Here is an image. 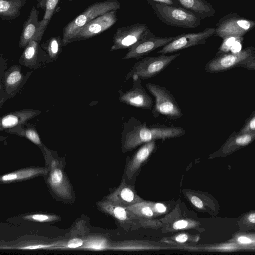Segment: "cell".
<instances>
[{
	"mask_svg": "<svg viewBox=\"0 0 255 255\" xmlns=\"http://www.w3.org/2000/svg\"><path fill=\"white\" fill-rule=\"evenodd\" d=\"M185 133V130L180 127L160 124L148 126L146 122L138 121V124L126 133L123 140V150L130 151L152 141L179 137Z\"/></svg>",
	"mask_w": 255,
	"mask_h": 255,
	"instance_id": "1",
	"label": "cell"
},
{
	"mask_svg": "<svg viewBox=\"0 0 255 255\" xmlns=\"http://www.w3.org/2000/svg\"><path fill=\"white\" fill-rule=\"evenodd\" d=\"M147 2L157 17L167 25L192 29L200 25L202 19L191 11L179 5L158 3L150 0Z\"/></svg>",
	"mask_w": 255,
	"mask_h": 255,
	"instance_id": "2",
	"label": "cell"
},
{
	"mask_svg": "<svg viewBox=\"0 0 255 255\" xmlns=\"http://www.w3.org/2000/svg\"><path fill=\"white\" fill-rule=\"evenodd\" d=\"M236 67L255 70L254 47H247L237 52H229L215 56L206 64L205 70L208 73H217Z\"/></svg>",
	"mask_w": 255,
	"mask_h": 255,
	"instance_id": "3",
	"label": "cell"
},
{
	"mask_svg": "<svg viewBox=\"0 0 255 255\" xmlns=\"http://www.w3.org/2000/svg\"><path fill=\"white\" fill-rule=\"evenodd\" d=\"M120 7V3L117 0H107L90 5L65 26L62 36V46L71 43L78 31L91 20L110 11L117 10Z\"/></svg>",
	"mask_w": 255,
	"mask_h": 255,
	"instance_id": "4",
	"label": "cell"
},
{
	"mask_svg": "<svg viewBox=\"0 0 255 255\" xmlns=\"http://www.w3.org/2000/svg\"><path fill=\"white\" fill-rule=\"evenodd\" d=\"M180 54V53L172 55L160 54L142 58L135 63L128 73L125 81L131 78L133 80L152 78L164 70Z\"/></svg>",
	"mask_w": 255,
	"mask_h": 255,
	"instance_id": "5",
	"label": "cell"
},
{
	"mask_svg": "<svg viewBox=\"0 0 255 255\" xmlns=\"http://www.w3.org/2000/svg\"><path fill=\"white\" fill-rule=\"evenodd\" d=\"M148 90L155 99L152 110L155 118L160 117L175 120L182 117L183 114L174 96L165 87L153 83H147Z\"/></svg>",
	"mask_w": 255,
	"mask_h": 255,
	"instance_id": "6",
	"label": "cell"
},
{
	"mask_svg": "<svg viewBox=\"0 0 255 255\" xmlns=\"http://www.w3.org/2000/svg\"><path fill=\"white\" fill-rule=\"evenodd\" d=\"M255 26L254 20L241 17L236 13L223 16L216 24V36L222 39L228 37H244Z\"/></svg>",
	"mask_w": 255,
	"mask_h": 255,
	"instance_id": "7",
	"label": "cell"
},
{
	"mask_svg": "<svg viewBox=\"0 0 255 255\" xmlns=\"http://www.w3.org/2000/svg\"><path fill=\"white\" fill-rule=\"evenodd\" d=\"M216 36L215 28L208 27L198 32L183 33L174 36L169 43L161 47L156 54H166L206 43Z\"/></svg>",
	"mask_w": 255,
	"mask_h": 255,
	"instance_id": "8",
	"label": "cell"
},
{
	"mask_svg": "<svg viewBox=\"0 0 255 255\" xmlns=\"http://www.w3.org/2000/svg\"><path fill=\"white\" fill-rule=\"evenodd\" d=\"M41 150L51 159L50 169L47 178V183L51 189L61 198L71 199L72 197L71 185L63 168L59 166L58 160L52 158V151L46 146H44Z\"/></svg>",
	"mask_w": 255,
	"mask_h": 255,
	"instance_id": "9",
	"label": "cell"
},
{
	"mask_svg": "<svg viewBox=\"0 0 255 255\" xmlns=\"http://www.w3.org/2000/svg\"><path fill=\"white\" fill-rule=\"evenodd\" d=\"M150 30L146 24L140 23L119 27L114 34L110 51L129 49L145 37Z\"/></svg>",
	"mask_w": 255,
	"mask_h": 255,
	"instance_id": "10",
	"label": "cell"
},
{
	"mask_svg": "<svg viewBox=\"0 0 255 255\" xmlns=\"http://www.w3.org/2000/svg\"><path fill=\"white\" fill-rule=\"evenodd\" d=\"M174 36L158 37L150 30L145 37L128 49L122 60L141 59L156 49L162 47L169 43L173 39Z\"/></svg>",
	"mask_w": 255,
	"mask_h": 255,
	"instance_id": "11",
	"label": "cell"
},
{
	"mask_svg": "<svg viewBox=\"0 0 255 255\" xmlns=\"http://www.w3.org/2000/svg\"><path fill=\"white\" fill-rule=\"evenodd\" d=\"M117 12L113 10L96 17L78 31L72 42L91 38L107 30L117 21Z\"/></svg>",
	"mask_w": 255,
	"mask_h": 255,
	"instance_id": "12",
	"label": "cell"
},
{
	"mask_svg": "<svg viewBox=\"0 0 255 255\" xmlns=\"http://www.w3.org/2000/svg\"><path fill=\"white\" fill-rule=\"evenodd\" d=\"M32 73L33 71L30 70L23 74L20 65L14 64L8 68L3 78V98L7 100L15 97L21 91Z\"/></svg>",
	"mask_w": 255,
	"mask_h": 255,
	"instance_id": "13",
	"label": "cell"
},
{
	"mask_svg": "<svg viewBox=\"0 0 255 255\" xmlns=\"http://www.w3.org/2000/svg\"><path fill=\"white\" fill-rule=\"evenodd\" d=\"M39 12L33 6L27 20L23 24L22 33L19 39L18 46L24 48L33 39L41 41L49 21L42 20L38 21Z\"/></svg>",
	"mask_w": 255,
	"mask_h": 255,
	"instance_id": "14",
	"label": "cell"
},
{
	"mask_svg": "<svg viewBox=\"0 0 255 255\" xmlns=\"http://www.w3.org/2000/svg\"><path fill=\"white\" fill-rule=\"evenodd\" d=\"M131 88L126 92L119 91V100L120 102L137 108L149 110L153 105L152 98L147 94L141 84V80H133Z\"/></svg>",
	"mask_w": 255,
	"mask_h": 255,
	"instance_id": "15",
	"label": "cell"
},
{
	"mask_svg": "<svg viewBox=\"0 0 255 255\" xmlns=\"http://www.w3.org/2000/svg\"><path fill=\"white\" fill-rule=\"evenodd\" d=\"M36 39L30 41L24 48L18 62L31 70H36L47 63L45 54Z\"/></svg>",
	"mask_w": 255,
	"mask_h": 255,
	"instance_id": "16",
	"label": "cell"
},
{
	"mask_svg": "<svg viewBox=\"0 0 255 255\" xmlns=\"http://www.w3.org/2000/svg\"><path fill=\"white\" fill-rule=\"evenodd\" d=\"M106 199L114 204L125 207L143 201L136 194L134 187L127 184L124 180L106 197Z\"/></svg>",
	"mask_w": 255,
	"mask_h": 255,
	"instance_id": "17",
	"label": "cell"
},
{
	"mask_svg": "<svg viewBox=\"0 0 255 255\" xmlns=\"http://www.w3.org/2000/svg\"><path fill=\"white\" fill-rule=\"evenodd\" d=\"M96 204L102 211L115 219L125 230H128L136 221L125 207L114 204L106 199Z\"/></svg>",
	"mask_w": 255,
	"mask_h": 255,
	"instance_id": "18",
	"label": "cell"
},
{
	"mask_svg": "<svg viewBox=\"0 0 255 255\" xmlns=\"http://www.w3.org/2000/svg\"><path fill=\"white\" fill-rule=\"evenodd\" d=\"M40 113L38 109H24L4 115L0 117V132L28 121Z\"/></svg>",
	"mask_w": 255,
	"mask_h": 255,
	"instance_id": "19",
	"label": "cell"
},
{
	"mask_svg": "<svg viewBox=\"0 0 255 255\" xmlns=\"http://www.w3.org/2000/svg\"><path fill=\"white\" fill-rule=\"evenodd\" d=\"M48 172L49 169L46 167L24 168L0 176V183H10L28 180L39 176L46 175Z\"/></svg>",
	"mask_w": 255,
	"mask_h": 255,
	"instance_id": "20",
	"label": "cell"
},
{
	"mask_svg": "<svg viewBox=\"0 0 255 255\" xmlns=\"http://www.w3.org/2000/svg\"><path fill=\"white\" fill-rule=\"evenodd\" d=\"M155 141H152L143 144L135 153L128 162L126 170V175L129 179L138 170L142 164L155 149Z\"/></svg>",
	"mask_w": 255,
	"mask_h": 255,
	"instance_id": "21",
	"label": "cell"
},
{
	"mask_svg": "<svg viewBox=\"0 0 255 255\" xmlns=\"http://www.w3.org/2000/svg\"><path fill=\"white\" fill-rule=\"evenodd\" d=\"M178 5L196 14L203 20L215 16L216 11L207 0H174Z\"/></svg>",
	"mask_w": 255,
	"mask_h": 255,
	"instance_id": "22",
	"label": "cell"
},
{
	"mask_svg": "<svg viewBox=\"0 0 255 255\" xmlns=\"http://www.w3.org/2000/svg\"><path fill=\"white\" fill-rule=\"evenodd\" d=\"M5 131L10 134L25 138L40 149L44 146L42 142L35 125L29 123L28 121L14 126Z\"/></svg>",
	"mask_w": 255,
	"mask_h": 255,
	"instance_id": "23",
	"label": "cell"
},
{
	"mask_svg": "<svg viewBox=\"0 0 255 255\" xmlns=\"http://www.w3.org/2000/svg\"><path fill=\"white\" fill-rule=\"evenodd\" d=\"M255 133H240L234 131L221 149L222 153H231L244 147L254 140Z\"/></svg>",
	"mask_w": 255,
	"mask_h": 255,
	"instance_id": "24",
	"label": "cell"
},
{
	"mask_svg": "<svg viewBox=\"0 0 255 255\" xmlns=\"http://www.w3.org/2000/svg\"><path fill=\"white\" fill-rule=\"evenodd\" d=\"M25 0H0V19L12 20L18 17Z\"/></svg>",
	"mask_w": 255,
	"mask_h": 255,
	"instance_id": "25",
	"label": "cell"
},
{
	"mask_svg": "<svg viewBox=\"0 0 255 255\" xmlns=\"http://www.w3.org/2000/svg\"><path fill=\"white\" fill-rule=\"evenodd\" d=\"M40 46L45 54L47 63L54 61L62 52V38L59 36L52 37Z\"/></svg>",
	"mask_w": 255,
	"mask_h": 255,
	"instance_id": "26",
	"label": "cell"
},
{
	"mask_svg": "<svg viewBox=\"0 0 255 255\" xmlns=\"http://www.w3.org/2000/svg\"><path fill=\"white\" fill-rule=\"evenodd\" d=\"M136 221L143 223L154 216L155 212L148 202L144 201L126 207Z\"/></svg>",
	"mask_w": 255,
	"mask_h": 255,
	"instance_id": "27",
	"label": "cell"
},
{
	"mask_svg": "<svg viewBox=\"0 0 255 255\" xmlns=\"http://www.w3.org/2000/svg\"><path fill=\"white\" fill-rule=\"evenodd\" d=\"M110 243L108 239L102 236L92 235L84 239V244L79 249L91 251H103L109 250Z\"/></svg>",
	"mask_w": 255,
	"mask_h": 255,
	"instance_id": "28",
	"label": "cell"
},
{
	"mask_svg": "<svg viewBox=\"0 0 255 255\" xmlns=\"http://www.w3.org/2000/svg\"><path fill=\"white\" fill-rule=\"evenodd\" d=\"M57 244V243H42L34 241L23 242V243H19L16 245L11 247H3L0 248L24 250H33L37 249H53Z\"/></svg>",
	"mask_w": 255,
	"mask_h": 255,
	"instance_id": "29",
	"label": "cell"
},
{
	"mask_svg": "<svg viewBox=\"0 0 255 255\" xmlns=\"http://www.w3.org/2000/svg\"><path fill=\"white\" fill-rule=\"evenodd\" d=\"M36 1L40 7L45 11L42 19L50 22L60 0H36Z\"/></svg>",
	"mask_w": 255,
	"mask_h": 255,
	"instance_id": "30",
	"label": "cell"
},
{
	"mask_svg": "<svg viewBox=\"0 0 255 255\" xmlns=\"http://www.w3.org/2000/svg\"><path fill=\"white\" fill-rule=\"evenodd\" d=\"M24 220L37 222H51L58 221L60 217L56 215L47 214H32L24 216Z\"/></svg>",
	"mask_w": 255,
	"mask_h": 255,
	"instance_id": "31",
	"label": "cell"
},
{
	"mask_svg": "<svg viewBox=\"0 0 255 255\" xmlns=\"http://www.w3.org/2000/svg\"><path fill=\"white\" fill-rule=\"evenodd\" d=\"M84 244V239L81 238L74 237L69 240L66 243L58 242L57 245L53 249H79Z\"/></svg>",
	"mask_w": 255,
	"mask_h": 255,
	"instance_id": "32",
	"label": "cell"
},
{
	"mask_svg": "<svg viewBox=\"0 0 255 255\" xmlns=\"http://www.w3.org/2000/svg\"><path fill=\"white\" fill-rule=\"evenodd\" d=\"M240 133H255V111H253L238 132Z\"/></svg>",
	"mask_w": 255,
	"mask_h": 255,
	"instance_id": "33",
	"label": "cell"
},
{
	"mask_svg": "<svg viewBox=\"0 0 255 255\" xmlns=\"http://www.w3.org/2000/svg\"><path fill=\"white\" fill-rule=\"evenodd\" d=\"M8 59L3 54L0 53V98L3 97V78L6 70L8 68Z\"/></svg>",
	"mask_w": 255,
	"mask_h": 255,
	"instance_id": "34",
	"label": "cell"
},
{
	"mask_svg": "<svg viewBox=\"0 0 255 255\" xmlns=\"http://www.w3.org/2000/svg\"><path fill=\"white\" fill-rule=\"evenodd\" d=\"M241 37H228L223 39L222 44L218 49L216 56L229 52L234 43Z\"/></svg>",
	"mask_w": 255,
	"mask_h": 255,
	"instance_id": "35",
	"label": "cell"
},
{
	"mask_svg": "<svg viewBox=\"0 0 255 255\" xmlns=\"http://www.w3.org/2000/svg\"><path fill=\"white\" fill-rule=\"evenodd\" d=\"M243 247L235 243H227L216 246L215 247H211L206 248V250L217 251H234L243 249Z\"/></svg>",
	"mask_w": 255,
	"mask_h": 255,
	"instance_id": "36",
	"label": "cell"
},
{
	"mask_svg": "<svg viewBox=\"0 0 255 255\" xmlns=\"http://www.w3.org/2000/svg\"><path fill=\"white\" fill-rule=\"evenodd\" d=\"M234 240L235 243L243 247L255 245L254 236L252 237L251 236L241 235L237 236Z\"/></svg>",
	"mask_w": 255,
	"mask_h": 255,
	"instance_id": "37",
	"label": "cell"
},
{
	"mask_svg": "<svg viewBox=\"0 0 255 255\" xmlns=\"http://www.w3.org/2000/svg\"><path fill=\"white\" fill-rule=\"evenodd\" d=\"M148 202L155 213H163L166 211L167 208L164 204L161 203Z\"/></svg>",
	"mask_w": 255,
	"mask_h": 255,
	"instance_id": "38",
	"label": "cell"
},
{
	"mask_svg": "<svg viewBox=\"0 0 255 255\" xmlns=\"http://www.w3.org/2000/svg\"><path fill=\"white\" fill-rule=\"evenodd\" d=\"M189 225V223L186 220H179L174 223L173 228L175 230H181L187 228Z\"/></svg>",
	"mask_w": 255,
	"mask_h": 255,
	"instance_id": "39",
	"label": "cell"
},
{
	"mask_svg": "<svg viewBox=\"0 0 255 255\" xmlns=\"http://www.w3.org/2000/svg\"><path fill=\"white\" fill-rule=\"evenodd\" d=\"M192 203L197 208L201 209L203 207V203L202 200L196 196H192L190 198Z\"/></svg>",
	"mask_w": 255,
	"mask_h": 255,
	"instance_id": "40",
	"label": "cell"
},
{
	"mask_svg": "<svg viewBox=\"0 0 255 255\" xmlns=\"http://www.w3.org/2000/svg\"><path fill=\"white\" fill-rule=\"evenodd\" d=\"M188 239V236L184 233L180 234L176 236L174 240L177 241L178 243H185L186 242Z\"/></svg>",
	"mask_w": 255,
	"mask_h": 255,
	"instance_id": "41",
	"label": "cell"
},
{
	"mask_svg": "<svg viewBox=\"0 0 255 255\" xmlns=\"http://www.w3.org/2000/svg\"><path fill=\"white\" fill-rule=\"evenodd\" d=\"M154 2L164 3L166 4L178 5L174 1V0H150Z\"/></svg>",
	"mask_w": 255,
	"mask_h": 255,
	"instance_id": "42",
	"label": "cell"
},
{
	"mask_svg": "<svg viewBox=\"0 0 255 255\" xmlns=\"http://www.w3.org/2000/svg\"><path fill=\"white\" fill-rule=\"evenodd\" d=\"M248 221L252 224L255 223V214L254 212L249 214L247 218Z\"/></svg>",
	"mask_w": 255,
	"mask_h": 255,
	"instance_id": "43",
	"label": "cell"
},
{
	"mask_svg": "<svg viewBox=\"0 0 255 255\" xmlns=\"http://www.w3.org/2000/svg\"><path fill=\"white\" fill-rule=\"evenodd\" d=\"M7 100L3 98H0V109L2 107L3 105L5 103Z\"/></svg>",
	"mask_w": 255,
	"mask_h": 255,
	"instance_id": "44",
	"label": "cell"
},
{
	"mask_svg": "<svg viewBox=\"0 0 255 255\" xmlns=\"http://www.w3.org/2000/svg\"><path fill=\"white\" fill-rule=\"evenodd\" d=\"M7 138H8L7 136H4L0 135V142L3 141L7 139Z\"/></svg>",
	"mask_w": 255,
	"mask_h": 255,
	"instance_id": "45",
	"label": "cell"
},
{
	"mask_svg": "<svg viewBox=\"0 0 255 255\" xmlns=\"http://www.w3.org/2000/svg\"><path fill=\"white\" fill-rule=\"evenodd\" d=\"M69 1H74V0H68Z\"/></svg>",
	"mask_w": 255,
	"mask_h": 255,
	"instance_id": "46",
	"label": "cell"
}]
</instances>
